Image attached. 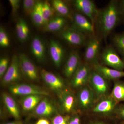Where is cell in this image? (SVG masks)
Instances as JSON below:
<instances>
[{
  "label": "cell",
  "instance_id": "obj_1",
  "mask_svg": "<svg viewBox=\"0 0 124 124\" xmlns=\"http://www.w3.org/2000/svg\"><path fill=\"white\" fill-rule=\"evenodd\" d=\"M122 19L120 2L112 0L99 9L95 23L99 37L106 39L108 36L119 24Z\"/></svg>",
  "mask_w": 124,
  "mask_h": 124
},
{
  "label": "cell",
  "instance_id": "obj_2",
  "mask_svg": "<svg viewBox=\"0 0 124 124\" xmlns=\"http://www.w3.org/2000/svg\"><path fill=\"white\" fill-rule=\"evenodd\" d=\"M100 57L104 66L118 70L124 71V61L114 46H107L100 53Z\"/></svg>",
  "mask_w": 124,
  "mask_h": 124
},
{
  "label": "cell",
  "instance_id": "obj_3",
  "mask_svg": "<svg viewBox=\"0 0 124 124\" xmlns=\"http://www.w3.org/2000/svg\"><path fill=\"white\" fill-rule=\"evenodd\" d=\"M101 39L98 36L88 38L85 45L84 57L85 62L93 66L98 62L101 50Z\"/></svg>",
  "mask_w": 124,
  "mask_h": 124
},
{
  "label": "cell",
  "instance_id": "obj_4",
  "mask_svg": "<svg viewBox=\"0 0 124 124\" xmlns=\"http://www.w3.org/2000/svg\"><path fill=\"white\" fill-rule=\"evenodd\" d=\"M108 80L93 69L88 84L95 93L98 101L108 96L109 86Z\"/></svg>",
  "mask_w": 124,
  "mask_h": 124
},
{
  "label": "cell",
  "instance_id": "obj_5",
  "mask_svg": "<svg viewBox=\"0 0 124 124\" xmlns=\"http://www.w3.org/2000/svg\"><path fill=\"white\" fill-rule=\"evenodd\" d=\"M72 27L88 38L95 35V26L87 17L84 15L76 12L72 15Z\"/></svg>",
  "mask_w": 124,
  "mask_h": 124
},
{
  "label": "cell",
  "instance_id": "obj_6",
  "mask_svg": "<svg viewBox=\"0 0 124 124\" xmlns=\"http://www.w3.org/2000/svg\"><path fill=\"white\" fill-rule=\"evenodd\" d=\"M60 35L63 39L73 46H85L88 40V37L72 27H66L60 31Z\"/></svg>",
  "mask_w": 124,
  "mask_h": 124
},
{
  "label": "cell",
  "instance_id": "obj_7",
  "mask_svg": "<svg viewBox=\"0 0 124 124\" xmlns=\"http://www.w3.org/2000/svg\"><path fill=\"white\" fill-rule=\"evenodd\" d=\"M97 101L95 93L88 84L81 88L78 94V102L81 110L87 111L92 109Z\"/></svg>",
  "mask_w": 124,
  "mask_h": 124
},
{
  "label": "cell",
  "instance_id": "obj_8",
  "mask_svg": "<svg viewBox=\"0 0 124 124\" xmlns=\"http://www.w3.org/2000/svg\"><path fill=\"white\" fill-rule=\"evenodd\" d=\"M73 4L78 12L87 17L94 25L99 11L95 2L91 0H75Z\"/></svg>",
  "mask_w": 124,
  "mask_h": 124
},
{
  "label": "cell",
  "instance_id": "obj_9",
  "mask_svg": "<svg viewBox=\"0 0 124 124\" xmlns=\"http://www.w3.org/2000/svg\"><path fill=\"white\" fill-rule=\"evenodd\" d=\"M93 70V67L85 62L81 63L72 77L71 85L74 88H78L88 84Z\"/></svg>",
  "mask_w": 124,
  "mask_h": 124
},
{
  "label": "cell",
  "instance_id": "obj_10",
  "mask_svg": "<svg viewBox=\"0 0 124 124\" xmlns=\"http://www.w3.org/2000/svg\"><path fill=\"white\" fill-rule=\"evenodd\" d=\"M9 91L14 95L26 96L38 95L49 96L47 91L34 85L25 84H16L9 87Z\"/></svg>",
  "mask_w": 124,
  "mask_h": 124
},
{
  "label": "cell",
  "instance_id": "obj_11",
  "mask_svg": "<svg viewBox=\"0 0 124 124\" xmlns=\"http://www.w3.org/2000/svg\"><path fill=\"white\" fill-rule=\"evenodd\" d=\"M21 73L19 58L15 54L12 57L9 66L2 78V84H8L19 80Z\"/></svg>",
  "mask_w": 124,
  "mask_h": 124
},
{
  "label": "cell",
  "instance_id": "obj_12",
  "mask_svg": "<svg viewBox=\"0 0 124 124\" xmlns=\"http://www.w3.org/2000/svg\"><path fill=\"white\" fill-rule=\"evenodd\" d=\"M19 58L20 69L23 75L31 80H38V71L33 63L24 54H20Z\"/></svg>",
  "mask_w": 124,
  "mask_h": 124
},
{
  "label": "cell",
  "instance_id": "obj_13",
  "mask_svg": "<svg viewBox=\"0 0 124 124\" xmlns=\"http://www.w3.org/2000/svg\"><path fill=\"white\" fill-rule=\"evenodd\" d=\"M118 103L110 95L99 100L92 108L94 113L103 115H110L115 110Z\"/></svg>",
  "mask_w": 124,
  "mask_h": 124
},
{
  "label": "cell",
  "instance_id": "obj_14",
  "mask_svg": "<svg viewBox=\"0 0 124 124\" xmlns=\"http://www.w3.org/2000/svg\"><path fill=\"white\" fill-rule=\"evenodd\" d=\"M81 63L79 52L77 51H72L64 65L63 70L64 75L67 78L72 77Z\"/></svg>",
  "mask_w": 124,
  "mask_h": 124
},
{
  "label": "cell",
  "instance_id": "obj_15",
  "mask_svg": "<svg viewBox=\"0 0 124 124\" xmlns=\"http://www.w3.org/2000/svg\"><path fill=\"white\" fill-rule=\"evenodd\" d=\"M93 69L99 73L105 79L113 81L124 77V71H119L102 65L99 62L93 66Z\"/></svg>",
  "mask_w": 124,
  "mask_h": 124
},
{
  "label": "cell",
  "instance_id": "obj_16",
  "mask_svg": "<svg viewBox=\"0 0 124 124\" xmlns=\"http://www.w3.org/2000/svg\"><path fill=\"white\" fill-rule=\"evenodd\" d=\"M40 74L42 79L52 89L59 91L64 89V82L58 76L44 69L41 70Z\"/></svg>",
  "mask_w": 124,
  "mask_h": 124
},
{
  "label": "cell",
  "instance_id": "obj_17",
  "mask_svg": "<svg viewBox=\"0 0 124 124\" xmlns=\"http://www.w3.org/2000/svg\"><path fill=\"white\" fill-rule=\"evenodd\" d=\"M49 52L55 66L60 67L64 57V50L63 46L58 41L51 40L50 43Z\"/></svg>",
  "mask_w": 124,
  "mask_h": 124
},
{
  "label": "cell",
  "instance_id": "obj_18",
  "mask_svg": "<svg viewBox=\"0 0 124 124\" xmlns=\"http://www.w3.org/2000/svg\"><path fill=\"white\" fill-rule=\"evenodd\" d=\"M55 111V107L46 98L42 99L34 109L35 114L41 116H50Z\"/></svg>",
  "mask_w": 124,
  "mask_h": 124
},
{
  "label": "cell",
  "instance_id": "obj_19",
  "mask_svg": "<svg viewBox=\"0 0 124 124\" xmlns=\"http://www.w3.org/2000/svg\"><path fill=\"white\" fill-rule=\"evenodd\" d=\"M32 53L37 60L43 62L45 57V49L44 43L40 38L36 37L32 41L31 44Z\"/></svg>",
  "mask_w": 124,
  "mask_h": 124
},
{
  "label": "cell",
  "instance_id": "obj_20",
  "mask_svg": "<svg viewBox=\"0 0 124 124\" xmlns=\"http://www.w3.org/2000/svg\"><path fill=\"white\" fill-rule=\"evenodd\" d=\"M67 23L65 17L60 15L56 16L45 25V29L48 31H60L66 27Z\"/></svg>",
  "mask_w": 124,
  "mask_h": 124
},
{
  "label": "cell",
  "instance_id": "obj_21",
  "mask_svg": "<svg viewBox=\"0 0 124 124\" xmlns=\"http://www.w3.org/2000/svg\"><path fill=\"white\" fill-rule=\"evenodd\" d=\"M61 102L63 110L66 113H70L75 106L76 99L72 94L69 91H62L61 94Z\"/></svg>",
  "mask_w": 124,
  "mask_h": 124
},
{
  "label": "cell",
  "instance_id": "obj_22",
  "mask_svg": "<svg viewBox=\"0 0 124 124\" xmlns=\"http://www.w3.org/2000/svg\"><path fill=\"white\" fill-rule=\"evenodd\" d=\"M2 96L4 103L9 113L16 119H19L20 110L15 100L11 96L5 93H3Z\"/></svg>",
  "mask_w": 124,
  "mask_h": 124
},
{
  "label": "cell",
  "instance_id": "obj_23",
  "mask_svg": "<svg viewBox=\"0 0 124 124\" xmlns=\"http://www.w3.org/2000/svg\"><path fill=\"white\" fill-rule=\"evenodd\" d=\"M16 34L21 42H24L27 39L29 34V29L25 20L20 18L16 26Z\"/></svg>",
  "mask_w": 124,
  "mask_h": 124
},
{
  "label": "cell",
  "instance_id": "obj_24",
  "mask_svg": "<svg viewBox=\"0 0 124 124\" xmlns=\"http://www.w3.org/2000/svg\"><path fill=\"white\" fill-rule=\"evenodd\" d=\"M42 98L43 96L38 95L25 96L21 101L22 107L24 110H32L35 108Z\"/></svg>",
  "mask_w": 124,
  "mask_h": 124
},
{
  "label": "cell",
  "instance_id": "obj_25",
  "mask_svg": "<svg viewBox=\"0 0 124 124\" xmlns=\"http://www.w3.org/2000/svg\"><path fill=\"white\" fill-rule=\"evenodd\" d=\"M114 81V85L110 96L118 103L124 102V81L118 79Z\"/></svg>",
  "mask_w": 124,
  "mask_h": 124
},
{
  "label": "cell",
  "instance_id": "obj_26",
  "mask_svg": "<svg viewBox=\"0 0 124 124\" xmlns=\"http://www.w3.org/2000/svg\"><path fill=\"white\" fill-rule=\"evenodd\" d=\"M52 5L54 10L60 16L71 18L72 15L71 14L70 8L66 2L61 0H54L52 1Z\"/></svg>",
  "mask_w": 124,
  "mask_h": 124
},
{
  "label": "cell",
  "instance_id": "obj_27",
  "mask_svg": "<svg viewBox=\"0 0 124 124\" xmlns=\"http://www.w3.org/2000/svg\"><path fill=\"white\" fill-rule=\"evenodd\" d=\"M42 7V2L37 1L31 15L33 23L39 26L44 25Z\"/></svg>",
  "mask_w": 124,
  "mask_h": 124
},
{
  "label": "cell",
  "instance_id": "obj_28",
  "mask_svg": "<svg viewBox=\"0 0 124 124\" xmlns=\"http://www.w3.org/2000/svg\"><path fill=\"white\" fill-rule=\"evenodd\" d=\"M112 42L113 46L124 62V32L117 33L113 36Z\"/></svg>",
  "mask_w": 124,
  "mask_h": 124
},
{
  "label": "cell",
  "instance_id": "obj_29",
  "mask_svg": "<svg viewBox=\"0 0 124 124\" xmlns=\"http://www.w3.org/2000/svg\"><path fill=\"white\" fill-rule=\"evenodd\" d=\"M42 9L44 25H45L52 19L54 14V9L49 1H45L42 2Z\"/></svg>",
  "mask_w": 124,
  "mask_h": 124
},
{
  "label": "cell",
  "instance_id": "obj_30",
  "mask_svg": "<svg viewBox=\"0 0 124 124\" xmlns=\"http://www.w3.org/2000/svg\"><path fill=\"white\" fill-rule=\"evenodd\" d=\"M37 1L34 0H24L23 1V7L27 15H31Z\"/></svg>",
  "mask_w": 124,
  "mask_h": 124
},
{
  "label": "cell",
  "instance_id": "obj_31",
  "mask_svg": "<svg viewBox=\"0 0 124 124\" xmlns=\"http://www.w3.org/2000/svg\"><path fill=\"white\" fill-rule=\"evenodd\" d=\"M9 63L8 58L6 57H3L0 59V77L2 78L7 71Z\"/></svg>",
  "mask_w": 124,
  "mask_h": 124
},
{
  "label": "cell",
  "instance_id": "obj_32",
  "mask_svg": "<svg viewBox=\"0 0 124 124\" xmlns=\"http://www.w3.org/2000/svg\"><path fill=\"white\" fill-rule=\"evenodd\" d=\"M10 45L8 37L5 31L2 27L0 29V45L3 47H7Z\"/></svg>",
  "mask_w": 124,
  "mask_h": 124
},
{
  "label": "cell",
  "instance_id": "obj_33",
  "mask_svg": "<svg viewBox=\"0 0 124 124\" xmlns=\"http://www.w3.org/2000/svg\"><path fill=\"white\" fill-rule=\"evenodd\" d=\"M69 119L68 116L58 115L53 119L52 124H68Z\"/></svg>",
  "mask_w": 124,
  "mask_h": 124
},
{
  "label": "cell",
  "instance_id": "obj_34",
  "mask_svg": "<svg viewBox=\"0 0 124 124\" xmlns=\"http://www.w3.org/2000/svg\"><path fill=\"white\" fill-rule=\"evenodd\" d=\"M114 113L118 118L124 121V104L117 105Z\"/></svg>",
  "mask_w": 124,
  "mask_h": 124
},
{
  "label": "cell",
  "instance_id": "obj_35",
  "mask_svg": "<svg viewBox=\"0 0 124 124\" xmlns=\"http://www.w3.org/2000/svg\"><path fill=\"white\" fill-rule=\"evenodd\" d=\"M9 1L11 6L12 13H15L19 8L20 1L19 0H9Z\"/></svg>",
  "mask_w": 124,
  "mask_h": 124
},
{
  "label": "cell",
  "instance_id": "obj_36",
  "mask_svg": "<svg viewBox=\"0 0 124 124\" xmlns=\"http://www.w3.org/2000/svg\"><path fill=\"white\" fill-rule=\"evenodd\" d=\"M80 118L78 115L74 116L69 120L68 124H80Z\"/></svg>",
  "mask_w": 124,
  "mask_h": 124
},
{
  "label": "cell",
  "instance_id": "obj_37",
  "mask_svg": "<svg viewBox=\"0 0 124 124\" xmlns=\"http://www.w3.org/2000/svg\"><path fill=\"white\" fill-rule=\"evenodd\" d=\"M36 124H50L48 120L45 119H41L38 120Z\"/></svg>",
  "mask_w": 124,
  "mask_h": 124
},
{
  "label": "cell",
  "instance_id": "obj_38",
  "mask_svg": "<svg viewBox=\"0 0 124 124\" xmlns=\"http://www.w3.org/2000/svg\"><path fill=\"white\" fill-rule=\"evenodd\" d=\"M120 2L121 7L122 11V18L123 19L124 22V0L121 1Z\"/></svg>",
  "mask_w": 124,
  "mask_h": 124
},
{
  "label": "cell",
  "instance_id": "obj_39",
  "mask_svg": "<svg viewBox=\"0 0 124 124\" xmlns=\"http://www.w3.org/2000/svg\"><path fill=\"white\" fill-rule=\"evenodd\" d=\"M92 124H105L103 122H95V123H93Z\"/></svg>",
  "mask_w": 124,
  "mask_h": 124
},
{
  "label": "cell",
  "instance_id": "obj_40",
  "mask_svg": "<svg viewBox=\"0 0 124 124\" xmlns=\"http://www.w3.org/2000/svg\"><path fill=\"white\" fill-rule=\"evenodd\" d=\"M18 124L15 122H9V123H7V124Z\"/></svg>",
  "mask_w": 124,
  "mask_h": 124
},
{
  "label": "cell",
  "instance_id": "obj_41",
  "mask_svg": "<svg viewBox=\"0 0 124 124\" xmlns=\"http://www.w3.org/2000/svg\"><path fill=\"white\" fill-rule=\"evenodd\" d=\"M124 124V122H123V123H122V124Z\"/></svg>",
  "mask_w": 124,
  "mask_h": 124
}]
</instances>
